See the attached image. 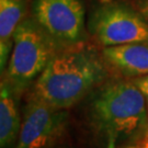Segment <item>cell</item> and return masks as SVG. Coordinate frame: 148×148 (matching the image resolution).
I'll use <instances>...</instances> for the list:
<instances>
[{
	"label": "cell",
	"instance_id": "1",
	"mask_svg": "<svg viewBox=\"0 0 148 148\" xmlns=\"http://www.w3.org/2000/svg\"><path fill=\"white\" fill-rule=\"evenodd\" d=\"M108 67L103 55L85 43L60 48L34 82L32 95L68 110L106 82Z\"/></svg>",
	"mask_w": 148,
	"mask_h": 148
},
{
	"label": "cell",
	"instance_id": "2",
	"mask_svg": "<svg viewBox=\"0 0 148 148\" xmlns=\"http://www.w3.org/2000/svg\"><path fill=\"white\" fill-rule=\"evenodd\" d=\"M87 120L98 134L116 142H143L148 134V106L133 80H111L90 93Z\"/></svg>",
	"mask_w": 148,
	"mask_h": 148
},
{
	"label": "cell",
	"instance_id": "3",
	"mask_svg": "<svg viewBox=\"0 0 148 148\" xmlns=\"http://www.w3.org/2000/svg\"><path fill=\"white\" fill-rule=\"evenodd\" d=\"M58 49L33 16L24 18L14 33L3 79L21 97L36 81Z\"/></svg>",
	"mask_w": 148,
	"mask_h": 148
},
{
	"label": "cell",
	"instance_id": "4",
	"mask_svg": "<svg viewBox=\"0 0 148 148\" xmlns=\"http://www.w3.org/2000/svg\"><path fill=\"white\" fill-rule=\"evenodd\" d=\"M91 34L102 46L148 42V22L138 10L120 2L102 5L89 21Z\"/></svg>",
	"mask_w": 148,
	"mask_h": 148
},
{
	"label": "cell",
	"instance_id": "5",
	"mask_svg": "<svg viewBox=\"0 0 148 148\" xmlns=\"http://www.w3.org/2000/svg\"><path fill=\"white\" fill-rule=\"evenodd\" d=\"M32 16L59 48L85 43V11L79 0H34Z\"/></svg>",
	"mask_w": 148,
	"mask_h": 148
},
{
	"label": "cell",
	"instance_id": "6",
	"mask_svg": "<svg viewBox=\"0 0 148 148\" xmlns=\"http://www.w3.org/2000/svg\"><path fill=\"white\" fill-rule=\"evenodd\" d=\"M68 122L67 110H59L32 95L22 111V125L14 148H54Z\"/></svg>",
	"mask_w": 148,
	"mask_h": 148
},
{
	"label": "cell",
	"instance_id": "7",
	"mask_svg": "<svg viewBox=\"0 0 148 148\" xmlns=\"http://www.w3.org/2000/svg\"><path fill=\"white\" fill-rule=\"evenodd\" d=\"M103 58L109 67L126 78L148 75V42H134L108 46L102 49Z\"/></svg>",
	"mask_w": 148,
	"mask_h": 148
},
{
	"label": "cell",
	"instance_id": "8",
	"mask_svg": "<svg viewBox=\"0 0 148 148\" xmlns=\"http://www.w3.org/2000/svg\"><path fill=\"white\" fill-rule=\"evenodd\" d=\"M20 97L3 78L0 85V147L16 146L20 135L22 119L19 110Z\"/></svg>",
	"mask_w": 148,
	"mask_h": 148
},
{
	"label": "cell",
	"instance_id": "9",
	"mask_svg": "<svg viewBox=\"0 0 148 148\" xmlns=\"http://www.w3.org/2000/svg\"><path fill=\"white\" fill-rule=\"evenodd\" d=\"M25 0H0V69L7 68L13 47V36L24 19Z\"/></svg>",
	"mask_w": 148,
	"mask_h": 148
},
{
	"label": "cell",
	"instance_id": "10",
	"mask_svg": "<svg viewBox=\"0 0 148 148\" xmlns=\"http://www.w3.org/2000/svg\"><path fill=\"white\" fill-rule=\"evenodd\" d=\"M132 80L133 82L139 88V90L143 92L148 106V75L142 76V77H137V78H133Z\"/></svg>",
	"mask_w": 148,
	"mask_h": 148
},
{
	"label": "cell",
	"instance_id": "11",
	"mask_svg": "<svg viewBox=\"0 0 148 148\" xmlns=\"http://www.w3.org/2000/svg\"><path fill=\"white\" fill-rule=\"evenodd\" d=\"M144 18L146 19V21L148 22V0H140L138 2V9H137Z\"/></svg>",
	"mask_w": 148,
	"mask_h": 148
},
{
	"label": "cell",
	"instance_id": "12",
	"mask_svg": "<svg viewBox=\"0 0 148 148\" xmlns=\"http://www.w3.org/2000/svg\"><path fill=\"white\" fill-rule=\"evenodd\" d=\"M115 144H116V139L114 136H109L108 137V145L106 148H115Z\"/></svg>",
	"mask_w": 148,
	"mask_h": 148
},
{
	"label": "cell",
	"instance_id": "13",
	"mask_svg": "<svg viewBox=\"0 0 148 148\" xmlns=\"http://www.w3.org/2000/svg\"><path fill=\"white\" fill-rule=\"evenodd\" d=\"M138 148H148V137L144 139L142 144H140V146H138Z\"/></svg>",
	"mask_w": 148,
	"mask_h": 148
},
{
	"label": "cell",
	"instance_id": "14",
	"mask_svg": "<svg viewBox=\"0 0 148 148\" xmlns=\"http://www.w3.org/2000/svg\"><path fill=\"white\" fill-rule=\"evenodd\" d=\"M54 148H69V147L65 146V145H60V146H56V147H54Z\"/></svg>",
	"mask_w": 148,
	"mask_h": 148
},
{
	"label": "cell",
	"instance_id": "15",
	"mask_svg": "<svg viewBox=\"0 0 148 148\" xmlns=\"http://www.w3.org/2000/svg\"><path fill=\"white\" fill-rule=\"evenodd\" d=\"M127 148H138V147H127Z\"/></svg>",
	"mask_w": 148,
	"mask_h": 148
},
{
	"label": "cell",
	"instance_id": "16",
	"mask_svg": "<svg viewBox=\"0 0 148 148\" xmlns=\"http://www.w3.org/2000/svg\"><path fill=\"white\" fill-rule=\"evenodd\" d=\"M146 137H148V134H147V136H146Z\"/></svg>",
	"mask_w": 148,
	"mask_h": 148
}]
</instances>
